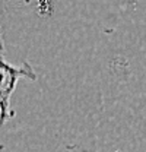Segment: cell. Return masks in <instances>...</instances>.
Masks as SVG:
<instances>
[{"instance_id": "1", "label": "cell", "mask_w": 146, "mask_h": 152, "mask_svg": "<svg viewBox=\"0 0 146 152\" xmlns=\"http://www.w3.org/2000/svg\"><path fill=\"white\" fill-rule=\"evenodd\" d=\"M19 75L20 73L18 72V69H13L0 60V107H1L3 115H4V110L7 108V104H9L10 92L15 88V82Z\"/></svg>"}]
</instances>
